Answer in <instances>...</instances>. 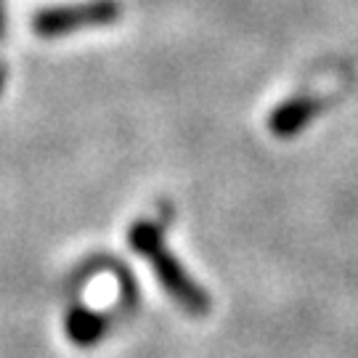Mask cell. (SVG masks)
<instances>
[{"label": "cell", "instance_id": "1", "mask_svg": "<svg viewBox=\"0 0 358 358\" xmlns=\"http://www.w3.org/2000/svg\"><path fill=\"white\" fill-rule=\"evenodd\" d=\"M173 215H176L173 205L167 199L159 202L152 215H143L138 220H133V226L128 231V242L138 255L146 257V263L152 266L154 276H157V282L162 284L167 297L176 306L183 308L189 316L202 319L213 308V297L207 292V287L196 282L192 273L186 271V266L167 247L165 236Z\"/></svg>", "mask_w": 358, "mask_h": 358}, {"label": "cell", "instance_id": "2", "mask_svg": "<svg viewBox=\"0 0 358 358\" xmlns=\"http://www.w3.org/2000/svg\"><path fill=\"white\" fill-rule=\"evenodd\" d=\"M122 6L117 0H88L72 6H53L32 19V29L43 38H59L85 27H103L120 19Z\"/></svg>", "mask_w": 358, "mask_h": 358}, {"label": "cell", "instance_id": "3", "mask_svg": "<svg viewBox=\"0 0 358 358\" xmlns=\"http://www.w3.org/2000/svg\"><path fill=\"white\" fill-rule=\"evenodd\" d=\"M329 106L327 96L319 93H300L284 103H279L268 117V130L276 138H292L300 130H306L316 117Z\"/></svg>", "mask_w": 358, "mask_h": 358}, {"label": "cell", "instance_id": "4", "mask_svg": "<svg viewBox=\"0 0 358 358\" xmlns=\"http://www.w3.org/2000/svg\"><path fill=\"white\" fill-rule=\"evenodd\" d=\"M117 316L112 313H93L85 308H72L66 316V334L69 340L80 348L96 345L99 340L106 337V332L112 329V324H117Z\"/></svg>", "mask_w": 358, "mask_h": 358}, {"label": "cell", "instance_id": "5", "mask_svg": "<svg viewBox=\"0 0 358 358\" xmlns=\"http://www.w3.org/2000/svg\"><path fill=\"white\" fill-rule=\"evenodd\" d=\"M0 29H3V8H0Z\"/></svg>", "mask_w": 358, "mask_h": 358}, {"label": "cell", "instance_id": "6", "mask_svg": "<svg viewBox=\"0 0 358 358\" xmlns=\"http://www.w3.org/2000/svg\"><path fill=\"white\" fill-rule=\"evenodd\" d=\"M0 88H3V69H0Z\"/></svg>", "mask_w": 358, "mask_h": 358}]
</instances>
